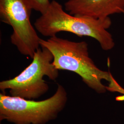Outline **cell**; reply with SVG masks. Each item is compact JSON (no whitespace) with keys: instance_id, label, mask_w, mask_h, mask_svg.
<instances>
[{"instance_id":"cell-1","label":"cell","mask_w":124,"mask_h":124,"mask_svg":"<svg viewBox=\"0 0 124 124\" xmlns=\"http://www.w3.org/2000/svg\"><path fill=\"white\" fill-rule=\"evenodd\" d=\"M40 44L53 54V63L58 70L77 74L85 84L98 93H104L108 90L124 95V89L111 73L99 69L90 57L86 42L73 41L56 36L47 40L40 38Z\"/></svg>"},{"instance_id":"cell-2","label":"cell","mask_w":124,"mask_h":124,"mask_svg":"<svg viewBox=\"0 0 124 124\" xmlns=\"http://www.w3.org/2000/svg\"><path fill=\"white\" fill-rule=\"evenodd\" d=\"M109 17L95 18L78 16L66 13L62 5L55 0L51 2L49 8L34 23L36 30L42 36L53 37L60 32H68L79 36H89L97 40L104 51L115 46L111 34L107 30L111 25Z\"/></svg>"},{"instance_id":"cell-3","label":"cell","mask_w":124,"mask_h":124,"mask_svg":"<svg viewBox=\"0 0 124 124\" xmlns=\"http://www.w3.org/2000/svg\"><path fill=\"white\" fill-rule=\"evenodd\" d=\"M68 95L58 84L51 97L41 101L0 94V120L14 124H46L56 119L64 108Z\"/></svg>"},{"instance_id":"cell-4","label":"cell","mask_w":124,"mask_h":124,"mask_svg":"<svg viewBox=\"0 0 124 124\" xmlns=\"http://www.w3.org/2000/svg\"><path fill=\"white\" fill-rule=\"evenodd\" d=\"M31 63L13 79L0 82V89L9 90L10 95L29 100H34L46 93L49 86L43 79L45 76L55 80L58 70L53 63V56L44 47L36 50Z\"/></svg>"},{"instance_id":"cell-5","label":"cell","mask_w":124,"mask_h":124,"mask_svg":"<svg viewBox=\"0 0 124 124\" xmlns=\"http://www.w3.org/2000/svg\"><path fill=\"white\" fill-rule=\"evenodd\" d=\"M32 10L30 0H0L1 21L13 29L11 43L31 58L40 46V38L30 21Z\"/></svg>"},{"instance_id":"cell-6","label":"cell","mask_w":124,"mask_h":124,"mask_svg":"<svg viewBox=\"0 0 124 124\" xmlns=\"http://www.w3.org/2000/svg\"><path fill=\"white\" fill-rule=\"evenodd\" d=\"M64 8L73 15L104 18L124 13V0H68Z\"/></svg>"},{"instance_id":"cell-7","label":"cell","mask_w":124,"mask_h":124,"mask_svg":"<svg viewBox=\"0 0 124 124\" xmlns=\"http://www.w3.org/2000/svg\"><path fill=\"white\" fill-rule=\"evenodd\" d=\"M33 10L40 12L41 14L45 13L48 9L51 2L49 0H30Z\"/></svg>"},{"instance_id":"cell-8","label":"cell","mask_w":124,"mask_h":124,"mask_svg":"<svg viewBox=\"0 0 124 124\" xmlns=\"http://www.w3.org/2000/svg\"></svg>"}]
</instances>
